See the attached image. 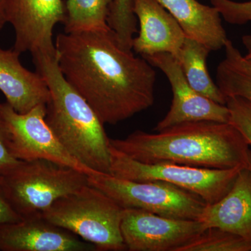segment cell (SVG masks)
I'll return each instance as SVG.
<instances>
[{"label":"cell","instance_id":"obj_1","mask_svg":"<svg viewBox=\"0 0 251 251\" xmlns=\"http://www.w3.org/2000/svg\"><path fill=\"white\" fill-rule=\"evenodd\" d=\"M54 46L63 75L104 125H117L152 106L153 66L120 47L112 29L61 33Z\"/></svg>","mask_w":251,"mask_h":251},{"label":"cell","instance_id":"obj_2","mask_svg":"<svg viewBox=\"0 0 251 251\" xmlns=\"http://www.w3.org/2000/svg\"><path fill=\"white\" fill-rule=\"evenodd\" d=\"M120 152L146 164L173 163L229 169L249 168L250 146L229 123L186 122L149 133L138 130L124 139H110Z\"/></svg>","mask_w":251,"mask_h":251},{"label":"cell","instance_id":"obj_3","mask_svg":"<svg viewBox=\"0 0 251 251\" xmlns=\"http://www.w3.org/2000/svg\"><path fill=\"white\" fill-rule=\"evenodd\" d=\"M50 91L46 120L66 150L94 173L110 174V138L92 107L64 77L54 54L31 53Z\"/></svg>","mask_w":251,"mask_h":251},{"label":"cell","instance_id":"obj_4","mask_svg":"<svg viewBox=\"0 0 251 251\" xmlns=\"http://www.w3.org/2000/svg\"><path fill=\"white\" fill-rule=\"evenodd\" d=\"M124 209L106 193L87 184L59 198L42 216L97 251H123L126 250L121 232Z\"/></svg>","mask_w":251,"mask_h":251},{"label":"cell","instance_id":"obj_5","mask_svg":"<svg viewBox=\"0 0 251 251\" xmlns=\"http://www.w3.org/2000/svg\"><path fill=\"white\" fill-rule=\"evenodd\" d=\"M6 197L21 217L42 216L57 200L88 184V175L46 159L21 161L1 176Z\"/></svg>","mask_w":251,"mask_h":251},{"label":"cell","instance_id":"obj_6","mask_svg":"<svg viewBox=\"0 0 251 251\" xmlns=\"http://www.w3.org/2000/svg\"><path fill=\"white\" fill-rule=\"evenodd\" d=\"M110 174L135 181H158L169 183L197 195L206 204H214L226 194L241 170L211 169L173 164H146L120 152L110 144Z\"/></svg>","mask_w":251,"mask_h":251},{"label":"cell","instance_id":"obj_7","mask_svg":"<svg viewBox=\"0 0 251 251\" xmlns=\"http://www.w3.org/2000/svg\"><path fill=\"white\" fill-rule=\"evenodd\" d=\"M88 184L116 201L133 208L175 219L198 220L206 203L197 195L163 181H135L110 174L88 175Z\"/></svg>","mask_w":251,"mask_h":251},{"label":"cell","instance_id":"obj_8","mask_svg":"<svg viewBox=\"0 0 251 251\" xmlns=\"http://www.w3.org/2000/svg\"><path fill=\"white\" fill-rule=\"evenodd\" d=\"M0 113L7 124L10 147L17 159L49 160L87 175L94 173L75 159L57 139L46 122V105L41 104L21 114L6 102L0 103Z\"/></svg>","mask_w":251,"mask_h":251},{"label":"cell","instance_id":"obj_9","mask_svg":"<svg viewBox=\"0 0 251 251\" xmlns=\"http://www.w3.org/2000/svg\"><path fill=\"white\" fill-rule=\"evenodd\" d=\"M206 229L198 220L175 219L133 208L124 209L121 224L129 251H178Z\"/></svg>","mask_w":251,"mask_h":251},{"label":"cell","instance_id":"obj_10","mask_svg":"<svg viewBox=\"0 0 251 251\" xmlns=\"http://www.w3.org/2000/svg\"><path fill=\"white\" fill-rule=\"evenodd\" d=\"M166 75L171 84L173 100L171 108L154 128L156 131L186 122L209 121L229 123V111L221 105L193 90L173 54L160 52L143 57Z\"/></svg>","mask_w":251,"mask_h":251},{"label":"cell","instance_id":"obj_11","mask_svg":"<svg viewBox=\"0 0 251 251\" xmlns=\"http://www.w3.org/2000/svg\"><path fill=\"white\" fill-rule=\"evenodd\" d=\"M5 10L15 31L14 49L21 53L55 54L54 27L65 20L62 0H6Z\"/></svg>","mask_w":251,"mask_h":251},{"label":"cell","instance_id":"obj_12","mask_svg":"<svg viewBox=\"0 0 251 251\" xmlns=\"http://www.w3.org/2000/svg\"><path fill=\"white\" fill-rule=\"evenodd\" d=\"M0 251H97V249L42 216H35L1 225Z\"/></svg>","mask_w":251,"mask_h":251},{"label":"cell","instance_id":"obj_13","mask_svg":"<svg viewBox=\"0 0 251 251\" xmlns=\"http://www.w3.org/2000/svg\"><path fill=\"white\" fill-rule=\"evenodd\" d=\"M133 1L140 30L132 50L143 57L160 52L176 57L186 36L176 19L156 0Z\"/></svg>","mask_w":251,"mask_h":251},{"label":"cell","instance_id":"obj_14","mask_svg":"<svg viewBox=\"0 0 251 251\" xmlns=\"http://www.w3.org/2000/svg\"><path fill=\"white\" fill-rule=\"evenodd\" d=\"M21 52L0 48V91L6 103L18 113L29 112L37 105H46L50 91L37 72H31L20 61Z\"/></svg>","mask_w":251,"mask_h":251},{"label":"cell","instance_id":"obj_15","mask_svg":"<svg viewBox=\"0 0 251 251\" xmlns=\"http://www.w3.org/2000/svg\"><path fill=\"white\" fill-rule=\"evenodd\" d=\"M198 221L251 241V171L241 170L230 190L217 202L206 204Z\"/></svg>","mask_w":251,"mask_h":251},{"label":"cell","instance_id":"obj_16","mask_svg":"<svg viewBox=\"0 0 251 251\" xmlns=\"http://www.w3.org/2000/svg\"><path fill=\"white\" fill-rule=\"evenodd\" d=\"M176 19L188 38L204 44L211 51L225 47L229 40L216 7L197 0H156Z\"/></svg>","mask_w":251,"mask_h":251},{"label":"cell","instance_id":"obj_17","mask_svg":"<svg viewBox=\"0 0 251 251\" xmlns=\"http://www.w3.org/2000/svg\"><path fill=\"white\" fill-rule=\"evenodd\" d=\"M210 52L204 44L186 36L175 57L193 90L216 103L226 105L227 99L211 80L206 67V59Z\"/></svg>","mask_w":251,"mask_h":251},{"label":"cell","instance_id":"obj_18","mask_svg":"<svg viewBox=\"0 0 251 251\" xmlns=\"http://www.w3.org/2000/svg\"><path fill=\"white\" fill-rule=\"evenodd\" d=\"M226 57L216 69V85L226 97H241L251 103V58L227 41Z\"/></svg>","mask_w":251,"mask_h":251},{"label":"cell","instance_id":"obj_19","mask_svg":"<svg viewBox=\"0 0 251 251\" xmlns=\"http://www.w3.org/2000/svg\"><path fill=\"white\" fill-rule=\"evenodd\" d=\"M113 0H67L63 23L67 34L110 30L108 18Z\"/></svg>","mask_w":251,"mask_h":251},{"label":"cell","instance_id":"obj_20","mask_svg":"<svg viewBox=\"0 0 251 251\" xmlns=\"http://www.w3.org/2000/svg\"><path fill=\"white\" fill-rule=\"evenodd\" d=\"M178 251H251V241L224 229L210 227Z\"/></svg>","mask_w":251,"mask_h":251},{"label":"cell","instance_id":"obj_21","mask_svg":"<svg viewBox=\"0 0 251 251\" xmlns=\"http://www.w3.org/2000/svg\"><path fill=\"white\" fill-rule=\"evenodd\" d=\"M108 24L120 47L126 50H132L133 35L138 32L133 0H113L109 12Z\"/></svg>","mask_w":251,"mask_h":251},{"label":"cell","instance_id":"obj_22","mask_svg":"<svg viewBox=\"0 0 251 251\" xmlns=\"http://www.w3.org/2000/svg\"><path fill=\"white\" fill-rule=\"evenodd\" d=\"M226 106L229 111V123L240 132L251 147V103L241 97H228Z\"/></svg>","mask_w":251,"mask_h":251},{"label":"cell","instance_id":"obj_23","mask_svg":"<svg viewBox=\"0 0 251 251\" xmlns=\"http://www.w3.org/2000/svg\"><path fill=\"white\" fill-rule=\"evenodd\" d=\"M225 21L232 25L251 22V1L237 2L232 0H211Z\"/></svg>","mask_w":251,"mask_h":251},{"label":"cell","instance_id":"obj_24","mask_svg":"<svg viewBox=\"0 0 251 251\" xmlns=\"http://www.w3.org/2000/svg\"><path fill=\"white\" fill-rule=\"evenodd\" d=\"M21 161L14 156L10 147V134L7 124L0 113V175L9 173Z\"/></svg>","mask_w":251,"mask_h":251},{"label":"cell","instance_id":"obj_25","mask_svg":"<svg viewBox=\"0 0 251 251\" xmlns=\"http://www.w3.org/2000/svg\"><path fill=\"white\" fill-rule=\"evenodd\" d=\"M21 219L23 218L14 211L6 197L1 184V176L0 175V226L9 223L17 222Z\"/></svg>","mask_w":251,"mask_h":251},{"label":"cell","instance_id":"obj_26","mask_svg":"<svg viewBox=\"0 0 251 251\" xmlns=\"http://www.w3.org/2000/svg\"><path fill=\"white\" fill-rule=\"evenodd\" d=\"M6 0H0V30L4 27L6 21V10H5Z\"/></svg>","mask_w":251,"mask_h":251},{"label":"cell","instance_id":"obj_27","mask_svg":"<svg viewBox=\"0 0 251 251\" xmlns=\"http://www.w3.org/2000/svg\"><path fill=\"white\" fill-rule=\"evenodd\" d=\"M242 42L246 49L247 50V54L246 57L251 58V34L244 35L242 37Z\"/></svg>","mask_w":251,"mask_h":251},{"label":"cell","instance_id":"obj_28","mask_svg":"<svg viewBox=\"0 0 251 251\" xmlns=\"http://www.w3.org/2000/svg\"><path fill=\"white\" fill-rule=\"evenodd\" d=\"M249 168H250L251 171V150H249Z\"/></svg>","mask_w":251,"mask_h":251}]
</instances>
